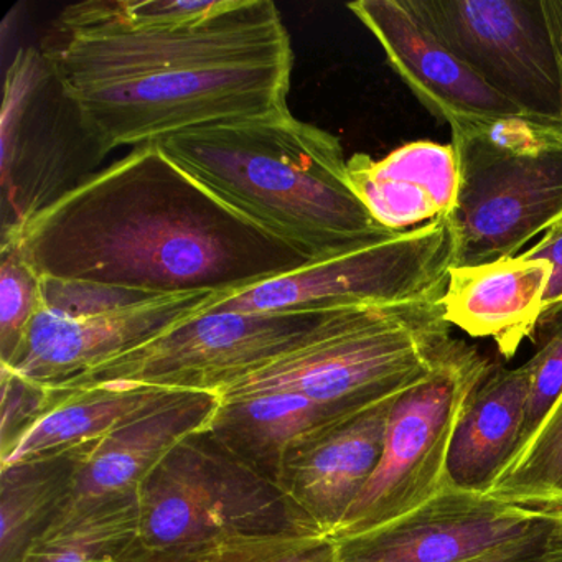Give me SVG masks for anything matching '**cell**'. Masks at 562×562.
<instances>
[{"instance_id":"33","label":"cell","mask_w":562,"mask_h":562,"mask_svg":"<svg viewBox=\"0 0 562 562\" xmlns=\"http://www.w3.org/2000/svg\"><path fill=\"white\" fill-rule=\"evenodd\" d=\"M203 551L205 549L196 552H182V554H149V552H144L136 548L127 558L120 562H196L200 555L203 554Z\"/></svg>"},{"instance_id":"6","label":"cell","mask_w":562,"mask_h":562,"mask_svg":"<svg viewBox=\"0 0 562 562\" xmlns=\"http://www.w3.org/2000/svg\"><path fill=\"white\" fill-rule=\"evenodd\" d=\"M137 548L182 554L251 536L307 532L276 483L226 450L209 429L183 439L137 490Z\"/></svg>"},{"instance_id":"14","label":"cell","mask_w":562,"mask_h":562,"mask_svg":"<svg viewBox=\"0 0 562 562\" xmlns=\"http://www.w3.org/2000/svg\"><path fill=\"white\" fill-rule=\"evenodd\" d=\"M351 14L420 104L449 127L525 116L480 80L409 8L407 0H357Z\"/></svg>"},{"instance_id":"2","label":"cell","mask_w":562,"mask_h":562,"mask_svg":"<svg viewBox=\"0 0 562 562\" xmlns=\"http://www.w3.org/2000/svg\"><path fill=\"white\" fill-rule=\"evenodd\" d=\"M18 245L42 278L149 295L233 294L314 261L218 199L159 143L94 173L32 220Z\"/></svg>"},{"instance_id":"7","label":"cell","mask_w":562,"mask_h":562,"mask_svg":"<svg viewBox=\"0 0 562 562\" xmlns=\"http://www.w3.org/2000/svg\"><path fill=\"white\" fill-rule=\"evenodd\" d=\"M38 48H21L5 74L0 114V245L83 186L110 156Z\"/></svg>"},{"instance_id":"10","label":"cell","mask_w":562,"mask_h":562,"mask_svg":"<svg viewBox=\"0 0 562 562\" xmlns=\"http://www.w3.org/2000/svg\"><path fill=\"white\" fill-rule=\"evenodd\" d=\"M337 312L196 314L64 387L123 383L220 394L312 340Z\"/></svg>"},{"instance_id":"31","label":"cell","mask_w":562,"mask_h":562,"mask_svg":"<svg viewBox=\"0 0 562 562\" xmlns=\"http://www.w3.org/2000/svg\"><path fill=\"white\" fill-rule=\"evenodd\" d=\"M539 513L538 531L516 562H562V505L549 506Z\"/></svg>"},{"instance_id":"28","label":"cell","mask_w":562,"mask_h":562,"mask_svg":"<svg viewBox=\"0 0 562 562\" xmlns=\"http://www.w3.org/2000/svg\"><path fill=\"white\" fill-rule=\"evenodd\" d=\"M2 376V436L0 453L8 450L38 417L47 413L54 403L55 391L52 387L32 383L19 376L9 368L0 367Z\"/></svg>"},{"instance_id":"11","label":"cell","mask_w":562,"mask_h":562,"mask_svg":"<svg viewBox=\"0 0 562 562\" xmlns=\"http://www.w3.org/2000/svg\"><path fill=\"white\" fill-rule=\"evenodd\" d=\"M417 18L525 116L562 127V83L542 0H407Z\"/></svg>"},{"instance_id":"22","label":"cell","mask_w":562,"mask_h":562,"mask_svg":"<svg viewBox=\"0 0 562 562\" xmlns=\"http://www.w3.org/2000/svg\"><path fill=\"white\" fill-rule=\"evenodd\" d=\"M91 450L0 467V562H21L50 528Z\"/></svg>"},{"instance_id":"32","label":"cell","mask_w":562,"mask_h":562,"mask_svg":"<svg viewBox=\"0 0 562 562\" xmlns=\"http://www.w3.org/2000/svg\"><path fill=\"white\" fill-rule=\"evenodd\" d=\"M542 8H544L546 22L551 32L552 47H554L562 83V0H542Z\"/></svg>"},{"instance_id":"34","label":"cell","mask_w":562,"mask_h":562,"mask_svg":"<svg viewBox=\"0 0 562 562\" xmlns=\"http://www.w3.org/2000/svg\"><path fill=\"white\" fill-rule=\"evenodd\" d=\"M526 546L515 549H505V551L492 552V554L482 555V558L472 559V561L467 562H516L518 561L519 555L525 552Z\"/></svg>"},{"instance_id":"35","label":"cell","mask_w":562,"mask_h":562,"mask_svg":"<svg viewBox=\"0 0 562 562\" xmlns=\"http://www.w3.org/2000/svg\"><path fill=\"white\" fill-rule=\"evenodd\" d=\"M561 505H562V503H561ZM548 508H549V506H548Z\"/></svg>"},{"instance_id":"3","label":"cell","mask_w":562,"mask_h":562,"mask_svg":"<svg viewBox=\"0 0 562 562\" xmlns=\"http://www.w3.org/2000/svg\"><path fill=\"white\" fill-rule=\"evenodd\" d=\"M159 146L223 202L314 259L400 233L358 199L338 137L289 110L200 127Z\"/></svg>"},{"instance_id":"25","label":"cell","mask_w":562,"mask_h":562,"mask_svg":"<svg viewBox=\"0 0 562 562\" xmlns=\"http://www.w3.org/2000/svg\"><path fill=\"white\" fill-rule=\"evenodd\" d=\"M44 302V278L18 243L0 245V364L18 353Z\"/></svg>"},{"instance_id":"30","label":"cell","mask_w":562,"mask_h":562,"mask_svg":"<svg viewBox=\"0 0 562 562\" xmlns=\"http://www.w3.org/2000/svg\"><path fill=\"white\" fill-rule=\"evenodd\" d=\"M526 259H541L551 266L544 294L541 325L554 321L562 312V222L552 226L531 248L522 251Z\"/></svg>"},{"instance_id":"21","label":"cell","mask_w":562,"mask_h":562,"mask_svg":"<svg viewBox=\"0 0 562 562\" xmlns=\"http://www.w3.org/2000/svg\"><path fill=\"white\" fill-rule=\"evenodd\" d=\"M351 414L357 413H344L294 394H252L220 401L209 432L233 456L278 485L282 462L292 447Z\"/></svg>"},{"instance_id":"23","label":"cell","mask_w":562,"mask_h":562,"mask_svg":"<svg viewBox=\"0 0 562 562\" xmlns=\"http://www.w3.org/2000/svg\"><path fill=\"white\" fill-rule=\"evenodd\" d=\"M137 492L67 503L21 562H120L137 548Z\"/></svg>"},{"instance_id":"20","label":"cell","mask_w":562,"mask_h":562,"mask_svg":"<svg viewBox=\"0 0 562 562\" xmlns=\"http://www.w3.org/2000/svg\"><path fill=\"white\" fill-rule=\"evenodd\" d=\"M52 390L55 397L47 413L0 453V467L94 449L117 427L170 391L123 383Z\"/></svg>"},{"instance_id":"1","label":"cell","mask_w":562,"mask_h":562,"mask_svg":"<svg viewBox=\"0 0 562 562\" xmlns=\"http://www.w3.org/2000/svg\"><path fill=\"white\" fill-rule=\"evenodd\" d=\"M41 50L110 153L289 110L294 54L271 0H222L167 25L90 0L61 12Z\"/></svg>"},{"instance_id":"9","label":"cell","mask_w":562,"mask_h":562,"mask_svg":"<svg viewBox=\"0 0 562 562\" xmlns=\"http://www.w3.org/2000/svg\"><path fill=\"white\" fill-rule=\"evenodd\" d=\"M453 261L447 216L223 295L205 312H331L437 304Z\"/></svg>"},{"instance_id":"8","label":"cell","mask_w":562,"mask_h":562,"mask_svg":"<svg viewBox=\"0 0 562 562\" xmlns=\"http://www.w3.org/2000/svg\"><path fill=\"white\" fill-rule=\"evenodd\" d=\"M492 367L475 347L452 338L429 373L394 397L380 463L335 541L381 528L450 485L447 463L457 426Z\"/></svg>"},{"instance_id":"27","label":"cell","mask_w":562,"mask_h":562,"mask_svg":"<svg viewBox=\"0 0 562 562\" xmlns=\"http://www.w3.org/2000/svg\"><path fill=\"white\" fill-rule=\"evenodd\" d=\"M526 363L531 371V386H529L528 403H526L521 439L515 457L526 449L536 430L544 423L546 417L562 396V322L558 330H554L548 341Z\"/></svg>"},{"instance_id":"17","label":"cell","mask_w":562,"mask_h":562,"mask_svg":"<svg viewBox=\"0 0 562 562\" xmlns=\"http://www.w3.org/2000/svg\"><path fill=\"white\" fill-rule=\"evenodd\" d=\"M551 266L525 256L450 268L440 308L447 324L492 338L506 360L541 325Z\"/></svg>"},{"instance_id":"15","label":"cell","mask_w":562,"mask_h":562,"mask_svg":"<svg viewBox=\"0 0 562 562\" xmlns=\"http://www.w3.org/2000/svg\"><path fill=\"white\" fill-rule=\"evenodd\" d=\"M396 396L335 420L289 450L278 488L304 531L334 538L380 463Z\"/></svg>"},{"instance_id":"29","label":"cell","mask_w":562,"mask_h":562,"mask_svg":"<svg viewBox=\"0 0 562 562\" xmlns=\"http://www.w3.org/2000/svg\"><path fill=\"white\" fill-rule=\"evenodd\" d=\"M222 0H98L111 18L134 25H167L203 18Z\"/></svg>"},{"instance_id":"4","label":"cell","mask_w":562,"mask_h":562,"mask_svg":"<svg viewBox=\"0 0 562 562\" xmlns=\"http://www.w3.org/2000/svg\"><path fill=\"white\" fill-rule=\"evenodd\" d=\"M452 341L437 304L347 308L321 334L218 394H294L344 413L396 396L429 373Z\"/></svg>"},{"instance_id":"12","label":"cell","mask_w":562,"mask_h":562,"mask_svg":"<svg viewBox=\"0 0 562 562\" xmlns=\"http://www.w3.org/2000/svg\"><path fill=\"white\" fill-rule=\"evenodd\" d=\"M539 509L450 483L407 515L337 541V562H467L529 544Z\"/></svg>"},{"instance_id":"19","label":"cell","mask_w":562,"mask_h":562,"mask_svg":"<svg viewBox=\"0 0 562 562\" xmlns=\"http://www.w3.org/2000/svg\"><path fill=\"white\" fill-rule=\"evenodd\" d=\"M531 371L492 367L475 387L450 446L447 472L457 488L488 493L521 439Z\"/></svg>"},{"instance_id":"18","label":"cell","mask_w":562,"mask_h":562,"mask_svg":"<svg viewBox=\"0 0 562 562\" xmlns=\"http://www.w3.org/2000/svg\"><path fill=\"white\" fill-rule=\"evenodd\" d=\"M348 179L358 199L391 232H407L449 216L459 190L452 144L416 140L383 159L355 154Z\"/></svg>"},{"instance_id":"5","label":"cell","mask_w":562,"mask_h":562,"mask_svg":"<svg viewBox=\"0 0 562 562\" xmlns=\"http://www.w3.org/2000/svg\"><path fill=\"white\" fill-rule=\"evenodd\" d=\"M459 169L452 268L522 255L562 222V127L528 116L450 127Z\"/></svg>"},{"instance_id":"26","label":"cell","mask_w":562,"mask_h":562,"mask_svg":"<svg viewBox=\"0 0 562 562\" xmlns=\"http://www.w3.org/2000/svg\"><path fill=\"white\" fill-rule=\"evenodd\" d=\"M196 562H337V541L314 532L236 538L205 549Z\"/></svg>"},{"instance_id":"13","label":"cell","mask_w":562,"mask_h":562,"mask_svg":"<svg viewBox=\"0 0 562 562\" xmlns=\"http://www.w3.org/2000/svg\"><path fill=\"white\" fill-rule=\"evenodd\" d=\"M223 295H154L93 314H67L42 302L18 353L0 367L41 386L64 387L100 364L202 314Z\"/></svg>"},{"instance_id":"24","label":"cell","mask_w":562,"mask_h":562,"mask_svg":"<svg viewBox=\"0 0 562 562\" xmlns=\"http://www.w3.org/2000/svg\"><path fill=\"white\" fill-rule=\"evenodd\" d=\"M490 495L526 508L562 503V396L526 449L496 479Z\"/></svg>"},{"instance_id":"16","label":"cell","mask_w":562,"mask_h":562,"mask_svg":"<svg viewBox=\"0 0 562 562\" xmlns=\"http://www.w3.org/2000/svg\"><path fill=\"white\" fill-rule=\"evenodd\" d=\"M220 401L215 393L170 390L88 453L68 503L137 492L183 439L209 429Z\"/></svg>"}]
</instances>
